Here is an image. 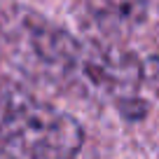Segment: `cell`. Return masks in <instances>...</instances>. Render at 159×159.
Segmentation results:
<instances>
[{"mask_svg": "<svg viewBox=\"0 0 159 159\" xmlns=\"http://www.w3.org/2000/svg\"><path fill=\"white\" fill-rule=\"evenodd\" d=\"M82 138L77 122L49 103L14 96L0 105L2 159H73Z\"/></svg>", "mask_w": 159, "mask_h": 159, "instance_id": "cell-1", "label": "cell"}, {"mask_svg": "<svg viewBox=\"0 0 159 159\" xmlns=\"http://www.w3.org/2000/svg\"><path fill=\"white\" fill-rule=\"evenodd\" d=\"M87 10L103 33L124 35L143 24L148 14L145 0H87Z\"/></svg>", "mask_w": 159, "mask_h": 159, "instance_id": "cell-2", "label": "cell"}]
</instances>
